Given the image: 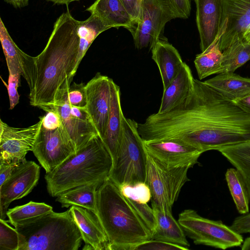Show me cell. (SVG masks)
Returning a JSON list of instances; mask_svg holds the SVG:
<instances>
[{
  "instance_id": "1",
  "label": "cell",
  "mask_w": 250,
  "mask_h": 250,
  "mask_svg": "<svg viewBox=\"0 0 250 250\" xmlns=\"http://www.w3.org/2000/svg\"><path fill=\"white\" fill-rule=\"evenodd\" d=\"M144 142L171 139L203 153L250 140V115L204 82L194 79L187 98L171 110L138 124Z\"/></svg>"
},
{
  "instance_id": "2",
  "label": "cell",
  "mask_w": 250,
  "mask_h": 250,
  "mask_svg": "<svg viewBox=\"0 0 250 250\" xmlns=\"http://www.w3.org/2000/svg\"><path fill=\"white\" fill-rule=\"evenodd\" d=\"M79 22L67 9L56 20L46 45L39 55L32 57L21 51L22 76L29 87L31 105L40 108L53 104L66 80L75 76Z\"/></svg>"
},
{
  "instance_id": "3",
  "label": "cell",
  "mask_w": 250,
  "mask_h": 250,
  "mask_svg": "<svg viewBox=\"0 0 250 250\" xmlns=\"http://www.w3.org/2000/svg\"><path fill=\"white\" fill-rule=\"evenodd\" d=\"M97 215L106 234L108 250H132L152 233L119 187L109 178L98 188Z\"/></svg>"
},
{
  "instance_id": "4",
  "label": "cell",
  "mask_w": 250,
  "mask_h": 250,
  "mask_svg": "<svg viewBox=\"0 0 250 250\" xmlns=\"http://www.w3.org/2000/svg\"><path fill=\"white\" fill-rule=\"evenodd\" d=\"M113 167L112 157L99 135L69 156L44 178L53 197L76 187L93 183L102 185Z\"/></svg>"
},
{
  "instance_id": "5",
  "label": "cell",
  "mask_w": 250,
  "mask_h": 250,
  "mask_svg": "<svg viewBox=\"0 0 250 250\" xmlns=\"http://www.w3.org/2000/svg\"><path fill=\"white\" fill-rule=\"evenodd\" d=\"M14 227L19 235L18 250H78L81 245L82 235L70 208Z\"/></svg>"
},
{
  "instance_id": "6",
  "label": "cell",
  "mask_w": 250,
  "mask_h": 250,
  "mask_svg": "<svg viewBox=\"0 0 250 250\" xmlns=\"http://www.w3.org/2000/svg\"><path fill=\"white\" fill-rule=\"evenodd\" d=\"M138 124L123 118L118 153L108 177L119 188L126 184L146 182L147 152L138 131Z\"/></svg>"
},
{
  "instance_id": "7",
  "label": "cell",
  "mask_w": 250,
  "mask_h": 250,
  "mask_svg": "<svg viewBox=\"0 0 250 250\" xmlns=\"http://www.w3.org/2000/svg\"><path fill=\"white\" fill-rule=\"evenodd\" d=\"M178 221L186 235L196 245L226 250L241 246L243 242L242 235L230 226L221 221L204 218L192 209L181 212Z\"/></svg>"
},
{
  "instance_id": "8",
  "label": "cell",
  "mask_w": 250,
  "mask_h": 250,
  "mask_svg": "<svg viewBox=\"0 0 250 250\" xmlns=\"http://www.w3.org/2000/svg\"><path fill=\"white\" fill-rule=\"evenodd\" d=\"M189 168L167 167L147 153L146 183L151 192V205L161 210L172 212L183 187L189 180Z\"/></svg>"
},
{
  "instance_id": "9",
  "label": "cell",
  "mask_w": 250,
  "mask_h": 250,
  "mask_svg": "<svg viewBox=\"0 0 250 250\" xmlns=\"http://www.w3.org/2000/svg\"><path fill=\"white\" fill-rule=\"evenodd\" d=\"M176 18H181L170 0H142L139 18L129 31L135 47L151 49L166 23Z\"/></svg>"
},
{
  "instance_id": "10",
  "label": "cell",
  "mask_w": 250,
  "mask_h": 250,
  "mask_svg": "<svg viewBox=\"0 0 250 250\" xmlns=\"http://www.w3.org/2000/svg\"><path fill=\"white\" fill-rule=\"evenodd\" d=\"M32 151L46 173L53 170L76 152L62 123L53 126H45L41 124Z\"/></svg>"
},
{
  "instance_id": "11",
  "label": "cell",
  "mask_w": 250,
  "mask_h": 250,
  "mask_svg": "<svg viewBox=\"0 0 250 250\" xmlns=\"http://www.w3.org/2000/svg\"><path fill=\"white\" fill-rule=\"evenodd\" d=\"M40 108L52 109L58 113L76 152L99 135L86 108L72 105L62 97H57L53 104Z\"/></svg>"
},
{
  "instance_id": "12",
  "label": "cell",
  "mask_w": 250,
  "mask_h": 250,
  "mask_svg": "<svg viewBox=\"0 0 250 250\" xmlns=\"http://www.w3.org/2000/svg\"><path fill=\"white\" fill-rule=\"evenodd\" d=\"M42 120L24 128L9 126L0 120V161L21 163L25 156L32 151Z\"/></svg>"
},
{
  "instance_id": "13",
  "label": "cell",
  "mask_w": 250,
  "mask_h": 250,
  "mask_svg": "<svg viewBox=\"0 0 250 250\" xmlns=\"http://www.w3.org/2000/svg\"><path fill=\"white\" fill-rule=\"evenodd\" d=\"M40 167L35 162L21 163L0 186V219H4L10 204L29 194L40 178Z\"/></svg>"
},
{
  "instance_id": "14",
  "label": "cell",
  "mask_w": 250,
  "mask_h": 250,
  "mask_svg": "<svg viewBox=\"0 0 250 250\" xmlns=\"http://www.w3.org/2000/svg\"><path fill=\"white\" fill-rule=\"evenodd\" d=\"M111 81L97 73L86 84V110L102 139L107 124L110 106Z\"/></svg>"
},
{
  "instance_id": "15",
  "label": "cell",
  "mask_w": 250,
  "mask_h": 250,
  "mask_svg": "<svg viewBox=\"0 0 250 250\" xmlns=\"http://www.w3.org/2000/svg\"><path fill=\"white\" fill-rule=\"evenodd\" d=\"M148 154L165 166L192 167L203 153L187 144L171 139L144 142Z\"/></svg>"
},
{
  "instance_id": "16",
  "label": "cell",
  "mask_w": 250,
  "mask_h": 250,
  "mask_svg": "<svg viewBox=\"0 0 250 250\" xmlns=\"http://www.w3.org/2000/svg\"><path fill=\"white\" fill-rule=\"evenodd\" d=\"M227 21L219 47L222 51L229 44L244 39L250 26V0H223L222 22Z\"/></svg>"
},
{
  "instance_id": "17",
  "label": "cell",
  "mask_w": 250,
  "mask_h": 250,
  "mask_svg": "<svg viewBox=\"0 0 250 250\" xmlns=\"http://www.w3.org/2000/svg\"><path fill=\"white\" fill-rule=\"evenodd\" d=\"M196 21L201 52L205 51L217 37L222 23L223 0H194Z\"/></svg>"
},
{
  "instance_id": "18",
  "label": "cell",
  "mask_w": 250,
  "mask_h": 250,
  "mask_svg": "<svg viewBox=\"0 0 250 250\" xmlns=\"http://www.w3.org/2000/svg\"><path fill=\"white\" fill-rule=\"evenodd\" d=\"M85 245L83 250H108V240L97 214L76 206L70 208Z\"/></svg>"
},
{
  "instance_id": "19",
  "label": "cell",
  "mask_w": 250,
  "mask_h": 250,
  "mask_svg": "<svg viewBox=\"0 0 250 250\" xmlns=\"http://www.w3.org/2000/svg\"><path fill=\"white\" fill-rule=\"evenodd\" d=\"M124 117L121 104L120 89L111 79L109 114L102 140L112 157L113 166L117 158L121 140Z\"/></svg>"
},
{
  "instance_id": "20",
  "label": "cell",
  "mask_w": 250,
  "mask_h": 250,
  "mask_svg": "<svg viewBox=\"0 0 250 250\" xmlns=\"http://www.w3.org/2000/svg\"><path fill=\"white\" fill-rule=\"evenodd\" d=\"M151 49L152 59L158 67L164 90L176 77L184 62L178 50L165 41L158 40Z\"/></svg>"
},
{
  "instance_id": "21",
  "label": "cell",
  "mask_w": 250,
  "mask_h": 250,
  "mask_svg": "<svg viewBox=\"0 0 250 250\" xmlns=\"http://www.w3.org/2000/svg\"><path fill=\"white\" fill-rule=\"evenodd\" d=\"M194 79L189 67L184 63L179 72L164 90L158 113L167 112L181 104L191 93Z\"/></svg>"
},
{
  "instance_id": "22",
  "label": "cell",
  "mask_w": 250,
  "mask_h": 250,
  "mask_svg": "<svg viewBox=\"0 0 250 250\" xmlns=\"http://www.w3.org/2000/svg\"><path fill=\"white\" fill-rule=\"evenodd\" d=\"M155 215V227L151 239L175 244L187 248L190 246L186 234L172 212L161 210L152 206Z\"/></svg>"
},
{
  "instance_id": "23",
  "label": "cell",
  "mask_w": 250,
  "mask_h": 250,
  "mask_svg": "<svg viewBox=\"0 0 250 250\" xmlns=\"http://www.w3.org/2000/svg\"><path fill=\"white\" fill-rule=\"evenodd\" d=\"M86 11L95 15L112 28L123 27L130 31L134 22L120 0H96Z\"/></svg>"
},
{
  "instance_id": "24",
  "label": "cell",
  "mask_w": 250,
  "mask_h": 250,
  "mask_svg": "<svg viewBox=\"0 0 250 250\" xmlns=\"http://www.w3.org/2000/svg\"><path fill=\"white\" fill-rule=\"evenodd\" d=\"M204 82L232 101L250 92V78L234 72L219 73Z\"/></svg>"
},
{
  "instance_id": "25",
  "label": "cell",
  "mask_w": 250,
  "mask_h": 250,
  "mask_svg": "<svg viewBox=\"0 0 250 250\" xmlns=\"http://www.w3.org/2000/svg\"><path fill=\"white\" fill-rule=\"evenodd\" d=\"M227 21L224 20L215 41L204 52L196 55L194 61L199 79L201 80L210 75L221 72L223 54L219 47L220 38L225 32Z\"/></svg>"
},
{
  "instance_id": "26",
  "label": "cell",
  "mask_w": 250,
  "mask_h": 250,
  "mask_svg": "<svg viewBox=\"0 0 250 250\" xmlns=\"http://www.w3.org/2000/svg\"><path fill=\"white\" fill-rule=\"evenodd\" d=\"M101 185L93 183L76 187L60 194L56 201L61 204L62 208L79 206L97 214V190Z\"/></svg>"
},
{
  "instance_id": "27",
  "label": "cell",
  "mask_w": 250,
  "mask_h": 250,
  "mask_svg": "<svg viewBox=\"0 0 250 250\" xmlns=\"http://www.w3.org/2000/svg\"><path fill=\"white\" fill-rule=\"evenodd\" d=\"M112 28L100 18L91 16L83 21H79L77 32L79 37V51L74 73H75L88 49L101 33Z\"/></svg>"
},
{
  "instance_id": "28",
  "label": "cell",
  "mask_w": 250,
  "mask_h": 250,
  "mask_svg": "<svg viewBox=\"0 0 250 250\" xmlns=\"http://www.w3.org/2000/svg\"><path fill=\"white\" fill-rule=\"evenodd\" d=\"M243 177L250 197V140L217 150Z\"/></svg>"
},
{
  "instance_id": "29",
  "label": "cell",
  "mask_w": 250,
  "mask_h": 250,
  "mask_svg": "<svg viewBox=\"0 0 250 250\" xmlns=\"http://www.w3.org/2000/svg\"><path fill=\"white\" fill-rule=\"evenodd\" d=\"M225 178L231 195L239 213L249 212L250 197L246 184L240 173L235 168H228Z\"/></svg>"
},
{
  "instance_id": "30",
  "label": "cell",
  "mask_w": 250,
  "mask_h": 250,
  "mask_svg": "<svg viewBox=\"0 0 250 250\" xmlns=\"http://www.w3.org/2000/svg\"><path fill=\"white\" fill-rule=\"evenodd\" d=\"M221 51L223 62L220 73L234 72L250 60V43L245 39L232 43Z\"/></svg>"
},
{
  "instance_id": "31",
  "label": "cell",
  "mask_w": 250,
  "mask_h": 250,
  "mask_svg": "<svg viewBox=\"0 0 250 250\" xmlns=\"http://www.w3.org/2000/svg\"><path fill=\"white\" fill-rule=\"evenodd\" d=\"M53 211L51 206L44 203L30 201L21 206L9 209L8 222L13 226L32 220Z\"/></svg>"
},
{
  "instance_id": "32",
  "label": "cell",
  "mask_w": 250,
  "mask_h": 250,
  "mask_svg": "<svg viewBox=\"0 0 250 250\" xmlns=\"http://www.w3.org/2000/svg\"><path fill=\"white\" fill-rule=\"evenodd\" d=\"M0 41L5 57L9 74L22 76L20 58L21 49L13 40L1 18H0Z\"/></svg>"
},
{
  "instance_id": "33",
  "label": "cell",
  "mask_w": 250,
  "mask_h": 250,
  "mask_svg": "<svg viewBox=\"0 0 250 250\" xmlns=\"http://www.w3.org/2000/svg\"><path fill=\"white\" fill-rule=\"evenodd\" d=\"M73 79V77H71L66 80L58 91L55 98L58 96H61L65 99L72 105L86 108L85 84L83 83H76L71 84Z\"/></svg>"
},
{
  "instance_id": "34",
  "label": "cell",
  "mask_w": 250,
  "mask_h": 250,
  "mask_svg": "<svg viewBox=\"0 0 250 250\" xmlns=\"http://www.w3.org/2000/svg\"><path fill=\"white\" fill-rule=\"evenodd\" d=\"M119 188L125 197L139 203H147L152 198L150 188L145 182L126 184Z\"/></svg>"
},
{
  "instance_id": "35",
  "label": "cell",
  "mask_w": 250,
  "mask_h": 250,
  "mask_svg": "<svg viewBox=\"0 0 250 250\" xmlns=\"http://www.w3.org/2000/svg\"><path fill=\"white\" fill-rule=\"evenodd\" d=\"M7 222L0 219V250H18V233L15 228L8 224Z\"/></svg>"
},
{
  "instance_id": "36",
  "label": "cell",
  "mask_w": 250,
  "mask_h": 250,
  "mask_svg": "<svg viewBox=\"0 0 250 250\" xmlns=\"http://www.w3.org/2000/svg\"><path fill=\"white\" fill-rule=\"evenodd\" d=\"M188 249L175 244L150 239L137 245L132 250H188Z\"/></svg>"
},
{
  "instance_id": "37",
  "label": "cell",
  "mask_w": 250,
  "mask_h": 250,
  "mask_svg": "<svg viewBox=\"0 0 250 250\" xmlns=\"http://www.w3.org/2000/svg\"><path fill=\"white\" fill-rule=\"evenodd\" d=\"M128 199L140 217L152 233L155 227V215L152 208H150L147 203H139L130 199Z\"/></svg>"
},
{
  "instance_id": "38",
  "label": "cell",
  "mask_w": 250,
  "mask_h": 250,
  "mask_svg": "<svg viewBox=\"0 0 250 250\" xmlns=\"http://www.w3.org/2000/svg\"><path fill=\"white\" fill-rule=\"evenodd\" d=\"M21 75L9 74L7 90L10 102V109H13L19 103L20 95L18 88L20 85Z\"/></svg>"
},
{
  "instance_id": "39",
  "label": "cell",
  "mask_w": 250,
  "mask_h": 250,
  "mask_svg": "<svg viewBox=\"0 0 250 250\" xmlns=\"http://www.w3.org/2000/svg\"><path fill=\"white\" fill-rule=\"evenodd\" d=\"M230 227L235 232L240 234L250 233V212L243 214L236 217Z\"/></svg>"
},
{
  "instance_id": "40",
  "label": "cell",
  "mask_w": 250,
  "mask_h": 250,
  "mask_svg": "<svg viewBox=\"0 0 250 250\" xmlns=\"http://www.w3.org/2000/svg\"><path fill=\"white\" fill-rule=\"evenodd\" d=\"M125 8L134 21H137L140 13L142 0H120Z\"/></svg>"
},
{
  "instance_id": "41",
  "label": "cell",
  "mask_w": 250,
  "mask_h": 250,
  "mask_svg": "<svg viewBox=\"0 0 250 250\" xmlns=\"http://www.w3.org/2000/svg\"><path fill=\"white\" fill-rule=\"evenodd\" d=\"M20 164L0 161V186L7 180Z\"/></svg>"
},
{
  "instance_id": "42",
  "label": "cell",
  "mask_w": 250,
  "mask_h": 250,
  "mask_svg": "<svg viewBox=\"0 0 250 250\" xmlns=\"http://www.w3.org/2000/svg\"><path fill=\"white\" fill-rule=\"evenodd\" d=\"M182 19H187L190 15V3L189 0H170Z\"/></svg>"
},
{
  "instance_id": "43",
  "label": "cell",
  "mask_w": 250,
  "mask_h": 250,
  "mask_svg": "<svg viewBox=\"0 0 250 250\" xmlns=\"http://www.w3.org/2000/svg\"><path fill=\"white\" fill-rule=\"evenodd\" d=\"M234 102L243 111L250 115V92Z\"/></svg>"
},
{
  "instance_id": "44",
  "label": "cell",
  "mask_w": 250,
  "mask_h": 250,
  "mask_svg": "<svg viewBox=\"0 0 250 250\" xmlns=\"http://www.w3.org/2000/svg\"><path fill=\"white\" fill-rule=\"evenodd\" d=\"M4 1L15 8H23L29 4L28 0H4Z\"/></svg>"
},
{
  "instance_id": "45",
  "label": "cell",
  "mask_w": 250,
  "mask_h": 250,
  "mask_svg": "<svg viewBox=\"0 0 250 250\" xmlns=\"http://www.w3.org/2000/svg\"><path fill=\"white\" fill-rule=\"evenodd\" d=\"M48 1L53 2L55 4L58 5H66L68 6L71 2L76 1H79L80 0H46Z\"/></svg>"
},
{
  "instance_id": "46",
  "label": "cell",
  "mask_w": 250,
  "mask_h": 250,
  "mask_svg": "<svg viewBox=\"0 0 250 250\" xmlns=\"http://www.w3.org/2000/svg\"><path fill=\"white\" fill-rule=\"evenodd\" d=\"M242 250H250V235L246 238L241 245Z\"/></svg>"
},
{
  "instance_id": "47",
  "label": "cell",
  "mask_w": 250,
  "mask_h": 250,
  "mask_svg": "<svg viewBox=\"0 0 250 250\" xmlns=\"http://www.w3.org/2000/svg\"><path fill=\"white\" fill-rule=\"evenodd\" d=\"M244 39L250 43V26L245 32L244 36Z\"/></svg>"
}]
</instances>
